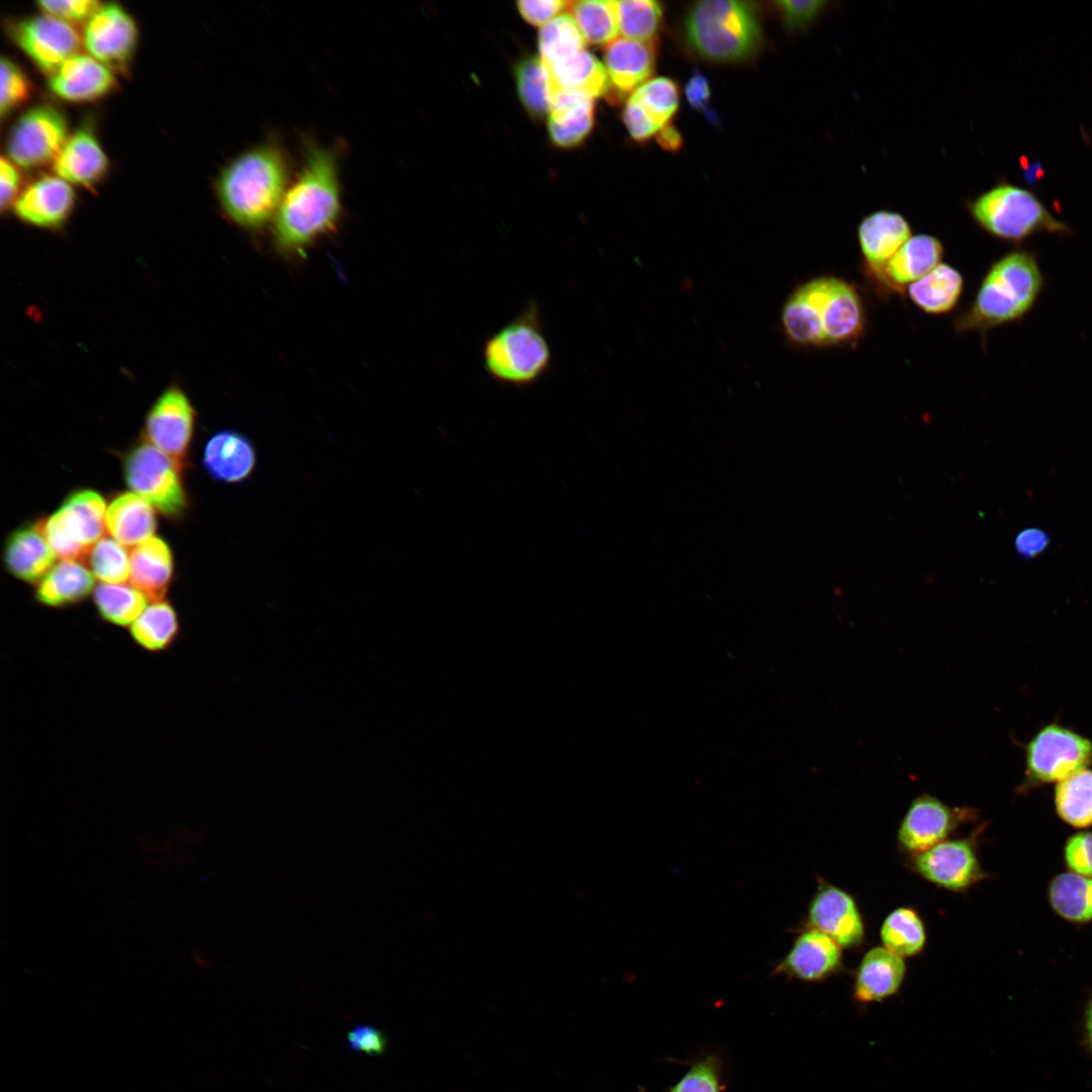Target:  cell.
Returning a JSON list of instances; mask_svg holds the SVG:
<instances>
[{
    "label": "cell",
    "mask_w": 1092,
    "mask_h": 1092,
    "mask_svg": "<svg viewBox=\"0 0 1092 1092\" xmlns=\"http://www.w3.org/2000/svg\"><path fill=\"white\" fill-rule=\"evenodd\" d=\"M338 147L302 140V162L289 183L272 221L275 250L305 256L320 239L333 233L343 212Z\"/></svg>",
    "instance_id": "obj_1"
},
{
    "label": "cell",
    "mask_w": 1092,
    "mask_h": 1092,
    "mask_svg": "<svg viewBox=\"0 0 1092 1092\" xmlns=\"http://www.w3.org/2000/svg\"><path fill=\"white\" fill-rule=\"evenodd\" d=\"M781 320L787 339L804 348L855 346L867 330L857 288L828 274L799 285L787 298Z\"/></svg>",
    "instance_id": "obj_2"
},
{
    "label": "cell",
    "mask_w": 1092,
    "mask_h": 1092,
    "mask_svg": "<svg viewBox=\"0 0 1092 1092\" xmlns=\"http://www.w3.org/2000/svg\"><path fill=\"white\" fill-rule=\"evenodd\" d=\"M289 162L285 148L275 138L265 139L231 160L215 184L225 216L248 231L272 222L289 185Z\"/></svg>",
    "instance_id": "obj_3"
},
{
    "label": "cell",
    "mask_w": 1092,
    "mask_h": 1092,
    "mask_svg": "<svg viewBox=\"0 0 1092 1092\" xmlns=\"http://www.w3.org/2000/svg\"><path fill=\"white\" fill-rule=\"evenodd\" d=\"M1036 253L1015 248L986 271L971 304L953 322L957 333H978L1022 321L1034 308L1044 287Z\"/></svg>",
    "instance_id": "obj_4"
},
{
    "label": "cell",
    "mask_w": 1092,
    "mask_h": 1092,
    "mask_svg": "<svg viewBox=\"0 0 1092 1092\" xmlns=\"http://www.w3.org/2000/svg\"><path fill=\"white\" fill-rule=\"evenodd\" d=\"M684 32L690 49L714 63L748 61L762 42L758 10L747 1L696 2L686 14Z\"/></svg>",
    "instance_id": "obj_5"
},
{
    "label": "cell",
    "mask_w": 1092,
    "mask_h": 1092,
    "mask_svg": "<svg viewBox=\"0 0 1092 1092\" xmlns=\"http://www.w3.org/2000/svg\"><path fill=\"white\" fill-rule=\"evenodd\" d=\"M482 359L493 380L514 387L533 385L549 371L551 348L535 302L486 338Z\"/></svg>",
    "instance_id": "obj_6"
},
{
    "label": "cell",
    "mask_w": 1092,
    "mask_h": 1092,
    "mask_svg": "<svg viewBox=\"0 0 1092 1092\" xmlns=\"http://www.w3.org/2000/svg\"><path fill=\"white\" fill-rule=\"evenodd\" d=\"M972 219L995 239L1019 245L1037 234L1067 236L1072 229L1058 219L1030 190L1001 181L969 198Z\"/></svg>",
    "instance_id": "obj_7"
},
{
    "label": "cell",
    "mask_w": 1092,
    "mask_h": 1092,
    "mask_svg": "<svg viewBox=\"0 0 1092 1092\" xmlns=\"http://www.w3.org/2000/svg\"><path fill=\"white\" fill-rule=\"evenodd\" d=\"M124 481L134 493L147 499L171 520L183 518L189 508L183 481L184 465L144 439L121 456Z\"/></svg>",
    "instance_id": "obj_8"
},
{
    "label": "cell",
    "mask_w": 1092,
    "mask_h": 1092,
    "mask_svg": "<svg viewBox=\"0 0 1092 1092\" xmlns=\"http://www.w3.org/2000/svg\"><path fill=\"white\" fill-rule=\"evenodd\" d=\"M107 506L103 495L93 488L71 491L58 509L40 519L44 537L55 555L62 560L84 559L99 541L106 528Z\"/></svg>",
    "instance_id": "obj_9"
},
{
    "label": "cell",
    "mask_w": 1092,
    "mask_h": 1092,
    "mask_svg": "<svg viewBox=\"0 0 1092 1092\" xmlns=\"http://www.w3.org/2000/svg\"><path fill=\"white\" fill-rule=\"evenodd\" d=\"M68 138V122L63 112L49 103L37 104L24 111L11 126L7 158L21 168H36L54 162Z\"/></svg>",
    "instance_id": "obj_10"
},
{
    "label": "cell",
    "mask_w": 1092,
    "mask_h": 1092,
    "mask_svg": "<svg viewBox=\"0 0 1092 1092\" xmlns=\"http://www.w3.org/2000/svg\"><path fill=\"white\" fill-rule=\"evenodd\" d=\"M1026 776L1034 783L1061 782L1092 764V741L1059 724L1039 730L1026 747Z\"/></svg>",
    "instance_id": "obj_11"
},
{
    "label": "cell",
    "mask_w": 1092,
    "mask_h": 1092,
    "mask_svg": "<svg viewBox=\"0 0 1092 1092\" xmlns=\"http://www.w3.org/2000/svg\"><path fill=\"white\" fill-rule=\"evenodd\" d=\"M907 866L926 882L953 893L967 891L985 876L973 836L945 839L908 856Z\"/></svg>",
    "instance_id": "obj_12"
},
{
    "label": "cell",
    "mask_w": 1092,
    "mask_h": 1092,
    "mask_svg": "<svg viewBox=\"0 0 1092 1092\" xmlns=\"http://www.w3.org/2000/svg\"><path fill=\"white\" fill-rule=\"evenodd\" d=\"M974 812L971 808L950 807L933 795L919 794L900 821L898 846L908 856L920 853L948 839L963 823L975 817Z\"/></svg>",
    "instance_id": "obj_13"
},
{
    "label": "cell",
    "mask_w": 1092,
    "mask_h": 1092,
    "mask_svg": "<svg viewBox=\"0 0 1092 1092\" xmlns=\"http://www.w3.org/2000/svg\"><path fill=\"white\" fill-rule=\"evenodd\" d=\"M195 415L186 393L170 386L146 415L144 440L184 465L194 436Z\"/></svg>",
    "instance_id": "obj_14"
},
{
    "label": "cell",
    "mask_w": 1092,
    "mask_h": 1092,
    "mask_svg": "<svg viewBox=\"0 0 1092 1092\" xmlns=\"http://www.w3.org/2000/svg\"><path fill=\"white\" fill-rule=\"evenodd\" d=\"M10 35L17 47L50 75L66 60L79 54L83 41L74 25L46 13L15 21L10 25Z\"/></svg>",
    "instance_id": "obj_15"
},
{
    "label": "cell",
    "mask_w": 1092,
    "mask_h": 1092,
    "mask_svg": "<svg viewBox=\"0 0 1092 1092\" xmlns=\"http://www.w3.org/2000/svg\"><path fill=\"white\" fill-rule=\"evenodd\" d=\"M804 926L825 933L842 949L859 947L866 940L864 921L854 897L822 879L809 902Z\"/></svg>",
    "instance_id": "obj_16"
},
{
    "label": "cell",
    "mask_w": 1092,
    "mask_h": 1092,
    "mask_svg": "<svg viewBox=\"0 0 1092 1092\" xmlns=\"http://www.w3.org/2000/svg\"><path fill=\"white\" fill-rule=\"evenodd\" d=\"M82 39L91 57L112 71H123L133 56L138 28L122 7L108 3L86 22Z\"/></svg>",
    "instance_id": "obj_17"
},
{
    "label": "cell",
    "mask_w": 1092,
    "mask_h": 1092,
    "mask_svg": "<svg viewBox=\"0 0 1092 1092\" xmlns=\"http://www.w3.org/2000/svg\"><path fill=\"white\" fill-rule=\"evenodd\" d=\"M842 968L843 954L839 944L820 930L804 926L774 973L805 983H819Z\"/></svg>",
    "instance_id": "obj_18"
},
{
    "label": "cell",
    "mask_w": 1092,
    "mask_h": 1092,
    "mask_svg": "<svg viewBox=\"0 0 1092 1092\" xmlns=\"http://www.w3.org/2000/svg\"><path fill=\"white\" fill-rule=\"evenodd\" d=\"M657 58L655 40H638L618 37L607 44L605 68L607 70L610 91L608 98L620 101L634 93L640 86L651 79Z\"/></svg>",
    "instance_id": "obj_19"
},
{
    "label": "cell",
    "mask_w": 1092,
    "mask_h": 1092,
    "mask_svg": "<svg viewBox=\"0 0 1092 1092\" xmlns=\"http://www.w3.org/2000/svg\"><path fill=\"white\" fill-rule=\"evenodd\" d=\"M944 248L932 235L912 236L889 262L868 279L880 293H903L941 263Z\"/></svg>",
    "instance_id": "obj_20"
},
{
    "label": "cell",
    "mask_w": 1092,
    "mask_h": 1092,
    "mask_svg": "<svg viewBox=\"0 0 1092 1092\" xmlns=\"http://www.w3.org/2000/svg\"><path fill=\"white\" fill-rule=\"evenodd\" d=\"M911 237V225L899 212L877 210L866 215L857 226V241L867 279L879 273Z\"/></svg>",
    "instance_id": "obj_21"
},
{
    "label": "cell",
    "mask_w": 1092,
    "mask_h": 1092,
    "mask_svg": "<svg viewBox=\"0 0 1092 1092\" xmlns=\"http://www.w3.org/2000/svg\"><path fill=\"white\" fill-rule=\"evenodd\" d=\"M75 193L70 183L55 176L40 177L17 196L13 210L18 218L39 228H58L70 216Z\"/></svg>",
    "instance_id": "obj_22"
},
{
    "label": "cell",
    "mask_w": 1092,
    "mask_h": 1092,
    "mask_svg": "<svg viewBox=\"0 0 1092 1092\" xmlns=\"http://www.w3.org/2000/svg\"><path fill=\"white\" fill-rule=\"evenodd\" d=\"M56 557L42 532L40 519L16 527L3 544L5 569L26 583L36 585L55 565Z\"/></svg>",
    "instance_id": "obj_23"
},
{
    "label": "cell",
    "mask_w": 1092,
    "mask_h": 1092,
    "mask_svg": "<svg viewBox=\"0 0 1092 1092\" xmlns=\"http://www.w3.org/2000/svg\"><path fill=\"white\" fill-rule=\"evenodd\" d=\"M907 974L903 958L874 946L861 958L853 977L852 997L858 1004L879 1003L899 993Z\"/></svg>",
    "instance_id": "obj_24"
},
{
    "label": "cell",
    "mask_w": 1092,
    "mask_h": 1092,
    "mask_svg": "<svg viewBox=\"0 0 1092 1092\" xmlns=\"http://www.w3.org/2000/svg\"><path fill=\"white\" fill-rule=\"evenodd\" d=\"M114 84L111 69L90 55L83 54L66 60L49 79L51 91L71 102L98 99L110 92Z\"/></svg>",
    "instance_id": "obj_25"
},
{
    "label": "cell",
    "mask_w": 1092,
    "mask_h": 1092,
    "mask_svg": "<svg viewBox=\"0 0 1092 1092\" xmlns=\"http://www.w3.org/2000/svg\"><path fill=\"white\" fill-rule=\"evenodd\" d=\"M257 463L249 438L235 430L213 434L205 443L201 464L205 472L221 483H239L253 473Z\"/></svg>",
    "instance_id": "obj_26"
},
{
    "label": "cell",
    "mask_w": 1092,
    "mask_h": 1092,
    "mask_svg": "<svg viewBox=\"0 0 1092 1092\" xmlns=\"http://www.w3.org/2000/svg\"><path fill=\"white\" fill-rule=\"evenodd\" d=\"M107 168V156L89 128H79L69 135L53 162V170L58 177L82 186L97 183Z\"/></svg>",
    "instance_id": "obj_27"
},
{
    "label": "cell",
    "mask_w": 1092,
    "mask_h": 1092,
    "mask_svg": "<svg viewBox=\"0 0 1092 1092\" xmlns=\"http://www.w3.org/2000/svg\"><path fill=\"white\" fill-rule=\"evenodd\" d=\"M174 576V556L170 545L161 537L152 536L136 545L130 553L129 579L132 586L147 599L165 600Z\"/></svg>",
    "instance_id": "obj_28"
},
{
    "label": "cell",
    "mask_w": 1092,
    "mask_h": 1092,
    "mask_svg": "<svg viewBox=\"0 0 1092 1092\" xmlns=\"http://www.w3.org/2000/svg\"><path fill=\"white\" fill-rule=\"evenodd\" d=\"M595 124V102L587 94L559 91L552 96L548 130L554 145L571 148L581 144Z\"/></svg>",
    "instance_id": "obj_29"
},
{
    "label": "cell",
    "mask_w": 1092,
    "mask_h": 1092,
    "mask_svg": "<svg viewBox=\"0 0 1092 1092\" xmlns=\"http://www.w3.org/2000/svg\"><path fill=\"white\" fill-rule=\"evenodd\" d=\"M94 577L78 560H62L35 585L34 600L38 605L53 609L78 605L93 594Z\"/></svg>",
    "instance_id": "obj_30"
},
{
    "label": "cell",
    "mask_w": 1092,
    "mask_h": 1092,
    "mask_svg": "<svg viewBox=\"0 0 1092 1092\" xmlns=\"http://www.w3.org/2000/svg\"><path fill=\"white\" fill-rule=\"evenodd\" d=\"M157 526L156 509L132 491L115 494L107 506L106 528L125 546H136L154 536Z\"/></svg>",
    "instance_id": "obj_31"
},
{
    "label": "cell",
    "mask_w": 1092,
    "mask_h": 1092,
    "mask_svg": "<svg viewBox=\"0 0 1092 1092\" xmlns=\"http://www.w3.org/2000/svg\"><path fill=\"white\" fill-rule=\"evenodd\" d=\"M552 96L559 91H574L596 98L608 96L610 83L605 66L585 50L557 62L544 63Z\"/></svg>",
    "instance_id": "obj_32"
},
{
    "label": "cell",
    "mask_w": 1092,
    "mask_h": 1092,
    "mask_svg": "<svg viewBox=\"0 0 1092 1092\" xmlns=\"http://www.w3.org/2000/svg\"><path fill=\"white\" fill-rule=\"evenodd\" d=\"M964 276L946 263H940L929 273L910 284L907 294L915 306L932 315L950 312L964 291Z\"/></svg>",
    "instance_id": "obj_33"
},
{
    "label": "cell",
    "mask_w": 1092,
    "mask_h": 1092,
    "mask_svg": "<svg viewBox=\"0 0 1092 1092\" xmlns=\"http://www.w3.org/2000/svg\"><path fill=\"white\" fill-rule=\"evenodd\" d=\"M179 634L178 613L167 600L152 602L129 627L132 641L151 653L169 649L177 641Z\"/></svg>",
    "instance_id": "obj_34"
},
{
    "label": "cell",
    "mask_w": 1092,
    "mask_h": 1092,
    "mask_svg": "<svg viewBox=\"0 0 1092 1092\" xmlns=\"http://www.w3.org/2000/svg\"><path fill=\"white\" fill-rule=\"evenodd\" d=\"M880 938L884 947L905 959L923 952L927 934L924 921L917 910L901 906L892 910L883 920Z\"/></svg>",
    "instance_id": "obj_35"
},
{
    "label": "cell",
    "mask_w": 1092,
    "mask_h": 1092,
    "mask_svg": "<svg viewBox=\"0 0 1092 1092\" xmlns=\"http://www.w3.org/2000/svg\"><path fill=\"white\" fill-rule=\"evenodd\" d=\"M98 616L117 627H130L147 607V597L126 583L97 584L92 594Z\"/></svg>",
    "instance_id": "obj_36"
},
{
    "label": "cell",
    "mask_w": 1092,
    "mask_h": 1092,
    "mask_svg": "<svg viewBox=\"0 0 1092 1092\" xmlns=\"http://www.w3.org/2000/svg\"><path fill=\"white\" fill-rule=\"evenodd\" d=\"M1060 817L1074 827L1092 825V770L1082 768L1061 781L1055 793Z\"/></svg>",
    "instance_id": "obj_37"
},
{
    "label": "cell",
    "mask_w": 1092,
    "mask_h": 1092,
    "mask_svg": "<svg viewBox=\"0 0 1092 1092\" xmlns=\"http://www.w3.org/2000/svg\"><path fill=\"white\" fill-rule=\"evenodd\" d=\"M1054 909L1071 921L1092 918V878L1077 873L1058 876L1050 888Z\"/></svg>",
    "instance_id": "obj_38"
},
{
    "label": "cell",
    "mask_w": 1092,
    "mask_h": 1092,
    "mask_svg": "<svg viewBox=\"0 0 1092 1092\" xmlns=\"http://www.w3.org/2000/svg\"><path fill=\"white\" fill-rule=\"evenodd\" d=\"M573 18L585 40L609 44L619 33L617 1L582 0L569 2Z\"/></svg>",
    "instance_id": "obj_39"
},
{
    "label": "cell",
    "mask_w": 1092,
    "mask_h": 1092,
    "mask_svg": "<svg viewBox=\"0 0 1092 1092\" xmlns=\"http://www.w3.org/2000/svg\"><path fill=\"white\" fill-rule=\"evenodd\" d=\"M519 97L534 117L549 113L552 94L547 68L541 58L521 60L515 70Z\"/></svg>",
    "instance_id": "obj_40"
},
{
    "label": "cell",
    "mask_w": 1092,
    "mask_h": 1092,
    "mask_svg": "<svg viewBox=\"0 0 1092 1092\" xmlns=\"http://www.w3.org/2000/svg\"><path fill=\"white\" fill-rule=\"evenodd\" d=\"M538 44L541 60L551 64L584 50L585 38L573 16L562 13L541 27Z\"/></svg>",
    "instance_id": "obj_41"
},
{
    "label": "cell",
    "mask_w": 1092,
    "mask_h": 1092,
    "mask_svg": "<svg viewBox=\"0 0 1092 1092\" xmlns=\"http://www.w3.org/2000/svg\"><path fill=\"white\" fill-rule=\"evenodd\" d=\"M95 577L104 583H125L130 572V555L113 537H102L84 557Z\"/></svg>",
    "instance_id": "obj_42"
},
{
    "label": "cell",
    "mask_w": 1092,
    "mask_h": 1092,
    "mask_svg": "<svg viewBox=\"0 0 1092 1092\" xmlns=\"http://www.w3.org/2000/svg\"><path fill=\"white\" fill-rule=\"evenodd\" d=\"M619 30L624 37L655 40L663 20L661 3L653 0L617 1Z\"/></svg>",
    "instance_id": "obj_43"
},
{
    "label": "cell",
    "mask_w": 1092,
    "mask_h": 1092,
    "mask_svg": "<svg viewBox=\"0 0 1092 1092\" xmlns=\"http://www.w3.org/2000/svg\"><path fill=\"white\" fill-rule=\"evenodd\" d=\"M632 96L659 127L670 122L679 103L677 84L666 77L651 78Z\"/></svg>",
    "instance_id": "obj_44"
},
{
    "label": "cell",
    "mask_w": 1092,
    "mask_h": 1092,
    "mask_svg": "<svg viewBox=\"0 0 1092 1092\" xmlns=\"http://www.w3.org/2000/svg\"><path fill=\"white\" fill-rule=\"evenodd\" d=\"M0 79V113L4 117L29 98L30 84L24 72L6 57L1 58Z\"/></svg>",
    "instance_id": "obj_45"
},
{
    "label": "cell",
    "mask_w": 1092,
    "mask_h": 1092,
    "mask_svg": "<svg viewBox=\"0 0 1092 1092\" xmlns=\"http://www.w3.org/2000/svg\"><path fill=\"white\" fill-rule=\"evenodd\" d=\"M667 1092H722L718 1059L710 1055L697 1061Z\"/></svg>",
    "instance_id": "obj_46"
},
{
    "label": "cell",
    "mask_w": 1092,
    "mask_h": 1092,
    "mask_svg": "<svg viewBox=\"0 0 1092 1092\" xmlns=\"http://www.w3.org/2000/svg\"><path fill=\"white\" fill-rule=\"evenodd\" d=\"M828 4L829 2L820 0L775 2L784 25L790 31L801 30L811 25Z\"/></svg>",
    "instance_id": "obj_47"
},
{
    "label": "cell",
    "mask_w": 1092,
    "mask_h": 1092,
    "mask_svg": "<svg viewBox=\"0 0 1092 1092\" xmlns=\"http://www.w3.org/2000/svg\"><path fill=\"white\" fill-rule=\"evenodd\" d=\"M37 5L43 13L72 24L87 22L103 4L95 0H46Z\"/></svg>",
    "instance_id": "obj_48"
},
{
    "label": "cell",
    "mask_w": 1092,
    "mask_h": 1092,
    "mask_svg": "<svg viewBox=\"0 0 1092 1092\" xmlns=\"http://www.w3.org/2000/svg\"><path fill=\"white\" fill-rule=\"evenodd\" d=\"M622 118L630 136L637 143L648 141L660 128L632 96L625 102Z\"/></svg>",
    "instance_id": "obj_49"
},
{
    "label": "cell",
    "mask_w": 1092,
    "mask_h": 1092,
    "mask_svg": "<svg viewBox=\"0 0 1092 1092\" xmlns=\"http://www.w3.org/2000/svg\"><path fill=\"white\" fill-rule=\"evenodd\" d=\"M1065 855L1069 867L1075 873L1092 878V832L1080 833L1070 838Z\"/></svg>",
    "instance_id": "obj_50"
},
{
    "label": "cell",
    "mask_w": 1092,
    "mask_h": 1092,
    "mask_svg": "<svg viewBox=\"0 0 1092 1092\" xmlns=\"http://www.w3.org/2000/svg\"><path fill=\"white\" fill-rule=\"evenodd\" d=\"M522 17L535 26L545 25L557 13L569 6V1L561 0H524L517 3Z\"/></svg>",
    "instance_id": "obj_51"
},
{
    "label": "cell",
    "mask_w": 1092,
    "mask_h": 1092,
    "mask_svg": "<svg viewBox=\"0 0 1092 1092\" xmlns=\"http://www.w3.org/2000/svg\"><path fill=\"white\" fill-rule=\"evenodd\" d=\"M348 1042L355 1052L369 1056H379L386 1048V1038L382 1031L372 1025H357L348 1033Z\"/></svg>",
    "instance_id": "obj_52"
},
{
    "label": "cell",
    "mask_w": 1092,
    "mask_h": 1092,
    "mask_svg": "<svg viewBox=\"0 0 1092 1092\" xmlns=\"http://www.w3.org/2000/svg\"><path fill=\"white\" fill-rule=\"evenodd\" d=\"M19 186L20 175L15 164L8 158L2 157L0 160V206L2 211L13 206L19 195Z\"/></svg>",
    "instance_id": "obj_53"
},
{
    "label": "cell",
    "mask_w": 1092,
    "mask_h": 1092,
    "mask_svg": "<svg viewBox=\"0 0 1092 1092\" xmlns=\"http://www.w3.org/2000/svg\"><path fill=\"white\" fill-rule=\"evenodd\" d=\"M686 97L689 104L697 110H706L711 99L708 79L701 73H695L686 85Z\"/></svg>",
    "instance_id": "obj_54"
},
{
    "label": "cell",
    "mask_w": 1092,
    "mask_h": 1092,
    "mask_svg": "<svg viewBox=\"0 0 1092 1092\" xmlns=\"http://www.w3.org/2000/svg\"><path fill=\"white\" fill-rule=\"evenodd\" d=\"M1048 543V536L1042 531L1032 528L1020 532L1015 539L1017 551L1025 557L1037 555L1045 549Z\"/></svg>",
    "instance_id": "obj_55"
},
{
    "label": "cell",
    "mask_w": 1092,
    "mask_h": 1092,
    "mask_svg": "<svg viewBox=\"0 0 1092 1092\" xmlns=\"http://www.w3.org/2000/svg\"><path fill=\"white\" fill-rule=\"evenodd\" d=\"M655 138L658 145L668 152H676L682 146V138L671 122L661 126L656 132Z\"/></svg>",
    "instance_id": "obj_56"
},
{
    "label": "cell",
    "mask_w": 1092,
    "mask_h": 1092,
    "mask_svg": "<svg viewBox=\"0 0 1092 1092\" xmlns=\"http://www.w3.org/2000/svg\"><path fill=\"white\" fill-rule=\"evenodd\" d=\"M1087 1027H1088L1089 1037H1090V1040H1091V1043H1092V1003H1091V1005L1089 1007V1010H1088Z\"/></svg>",
    "instance_id": "obj_57"
}]
</instances>
